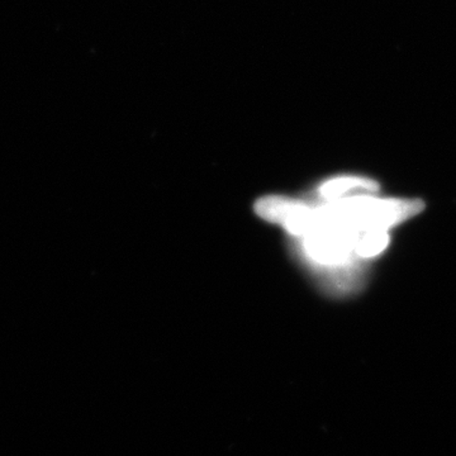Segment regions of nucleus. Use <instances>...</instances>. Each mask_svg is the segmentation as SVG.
Wrapping results in <instances>:
<instances>
[{"mask_svg":"<svg viewBox=\"0 0 456 456\" xmlns=\"http://www.w3.org/2000/svg\"><path fill=\"white\" fill-rule=\"evenodd\" d=\"M378 191L379 184L375 180L364 176H338L323 183L317 194L322 202H332L360 194H377Z\"/></svg>","mask_w":456,"mask_h":456,"instance_id":"f03ea898","label":"nucleus"},{"mask_svg":"<svg viewBox=\"0 0 456 456\" xmlns=\"http://www.w3.org/2000/svg\"><path fill=\"white\" fill-rule=\"evenodd\" d=\"M424 208L421 200L379 198L377 194H360L314 204L316 224H334L358 233L389 231L415 217Z\"/></svg>","mask_w":456,"mask_h":456,"instance_id":"f257e3e1","label":"nucleus"},{"mask_svg":"<svg viewBox=\"0 0 456 456\" xmlns=\"http://www.w3.org/2000/svg\"><path fill=\"white\" fill-rule=\"evenodd\" d=\"M389 245L388 231H369L362 233L356 242L355 254L359 259H373L386 251Z\"/></svg>","mask_w":456,"mask_h":456,"instance_id":"7ed1b4c3","label":"nucleus"}]
</instances>
